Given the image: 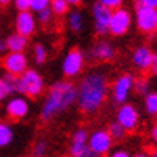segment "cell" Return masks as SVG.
Wrapping results in <instances>:
<instances>
[{
	"mask_svg": "<svg viewBox=\"0 0 157 157\" xmlns=\"http://www.w3.org/2000/svg\"><path fill=\"white\" fill-rule=\"evenodd\" d=\"M108 132L111 133V136H112V140H114V141H122V140L125 138V135L128 133V132L125 130V128L117 122V120H116V122H112V124L109 125Z\"/></svg>",
	"mask_w": 157,
	"mask_h": 157,
	"instance_id": "obj_22",
	"label": "cell"
},
{
	"mask_svg": "<svg viewBox=\"0 0 157 157\" xmlns=\"http://www.w3.org/2000/svg\"><path fill=\"white\" fill-rule=\"evenodd\" d=\"M117 122L122 125L127 132H135L140 125V112L130 103L120 104L117 111Z\"/></svg>",
	"mask_w": 157,
	"mask_h": 157,
	"instance_id": "obj_11",
	"label": "cell"
},
{
	"mask_svg": "<svg viewBox=\"0 0 157 157\" xmlns=\"http://www.w3.org/2000/svg\"><path fill=\"white\" fill-rule=\"evenodd\" d=\"M133 23V16L124 6L112 10V16H111V23H109V34L114 37H122L125 35L132 27Z\"/></svg>",
	"mask_w": 157,
	"mask_h": 157,
	"instance_id": "obj_5",
	"label": "cell"
},
{
	"mask_svg": "<svg viewBox=\"0 0 157 157\" xmlns=\"http://www.w3.org/2000/svg\"><path fill=\"white\" fill-rule=\"evenodd\" d=\"M83 2V0H67V3L71 5V6H75V5H80Z\"/></svg>",
	"mask_w": 157,
	"mask_h": 157,
	"instance_id": "obj_36",
	"label": "cell"
},
{
	"mask_svg": "<svg viewBox=\"0 0 157 157\" xmlns=\"http://www.w3.org/2000/svg\"><path fill=\"white\" fill-rule=\"evenodd\" d=\"M2 66L8 74L18 77L29 67V58L24 52H8V55L3 56Z\"/></svg>",
	"mask_w": 157,
	"mask_h": 157,
	"instance_id": "obj_10",
	"label": "cell"
},
{
	"mask_svg": "<svg viewBox=\"0 0 157 157\" xmlns=\"http://www.w3.org/2000/svg\"><path fill=\"white\" fill-rule=\"evenodd\" d=\"M151 90V82H149L147 77H140V78H135V91L138 95L144 96L146 93H149Z\"/></svg>",
	"mask_w": 157,
	"mask_h": 157,
	"instance_id": "obj_23",
	"label": "cell"
},
{
	"mask_svg": "<svg viewBox=\"0 0 157 157\" xmlns=\"http://www.w3.org/2000/svg\"><path fill=\"white\" fill-rule=\"evenodd\" d=\"M91 16H93V27L98 35L109 34V23L112 16V10L108 8L106 5L95 2L91 6Z\"/></svg>",
	"mask_w": 157,
	"mask_h": 157,
	"instance_id": "obj_9",
	"label": "cell"
},
{
	"mask_svg": "<svg viewBox=\"0 0 157 157\" xmlns=\"http://www.w3.org/2000/svg\"><path fill=\"white\" fill-rule=\"evenodd\" d=\"M50 2H52V0H31V10L34 13H39L40 10L48 8Z\"/></svg>",
	"mask_w": 157,
	"mask_h": 157,
	"instance_id": "obj_27",
	"label": "cell"
},
{
	"mask_svg": "<svg viewBox=\"0 0 157 157\" xmlns=\"http://www.w3.org/2000/svg\"><path fill=\"white\" fill-rule=\"evenodd\" d=\"M53 18H55V13L52 11V8H44V10H40L39 13H37V21L39 23H42V24H50L53 21Z\"/></svg>",
	"mask_w": 157,
	"mask_h": 157,
	"instance_id": "obj_25",
	"label": "cell"
},
{
	"mask_svg": "<svg viewBox=\"0 0 157 157\" xmlns=\"http://www.w3.org/2000/svg\"><path fill=\"white\" fill-rule=\"evenodd\" d=\"M13 2V0H0V6H6V5H10Z\"/></svg>",
	"mask_w": 157,
	"mask_h": 157,
	"instance_id": "obj_37",
	"label": "cell"
},
{
	"mask_svg": "<svg viewBox=\"0 0 157 157\" xmlns=\"http://www.w3.org/2000/svg\"><path fill=\"white\" fill-rule=\"evenodd\" d=\"M149 72L157 75V53L152 55V63H151V69H149Z\"/></svg>",
	"mask_w": 157,
	"mask_h": 157,
	"instance_id": "obj_32",
	"label": "cell"
},
{
	"mask_svg": "<svg viewBox=\"0 0 157 157\" xmlns=\"http://www.w3.org/2000/svg\"><path fill=\"white\" fill-rule=\"evenodd\" d=\"M45 80L42 74L35 69L27 67L21 75L16 77V91L26 98H39L44 93Z\"/></svg>",
	"mask_w": 157,
	"mask_h": 157,
	"instance_id": "obj_3",
	"label": "cell"
},
{
	"mask_svg": "<svg viewBox=\"0 0 157 157\" xmlns=\"http://www.w3.org/2000/svg\"><path fill=\"white\" fill-rule=\"evenodd\" d=\"M135 24H136V29L143 34H157V8L136 3Z\"/></svg>",
	"mask_w": 157,
	"mask_h": 157,
	"instance_id": "obj_4",
	"label": "cell"
},
{
	"mask_svg": "<svg viewBox=\"0 0 157 157\" xmlns=\"http://www.w3.org/2000/svg\"><path fill=\"white\" fill-rule=\"evenodd\" d=\"M72 141L75 143H88V132L85 128H78L72 135Z\"/></svg>",
	"mask_w": 157,
	"mask_h": 157,
	"instance_id": "obj_28",
	"label": "cell"
},
{
	"mask_svg": "<svg viewBox=\"0 0 157 157\" xmlns=\"http://www.w3.org/2000/svg\"><path fill=\"white\" fill-rule=\"evenodd\" d=\"M6 50V45H5V39L2 37V32H0V53H3Z\"/></svg>",
	"mask_w": 157,
	"mask_h": 157,
	"instance_id": "obj_35",
	"label": "cell"
},
{
	"mask_svg": "<svg viewBox=\"0 0 157 157\" xmlns=\"http://www.w3.org/2000/svg\"><path fill=\"white\" fill-rule=\"evenodd\" d=\"M91 56L98 61H111L116 56V48L109 42H98L91 50Z\"/></svg>",
	"mask_w": 157,
	"mask_h": 157,
	"instance_id": "obj_15",
	"label": "cell"
},
{
	"mask_svg": "<svg viewBox=\"0 0 157 157\" xmlns=\"http://www.w3.org/2000/svg\"><path fill=\"white\" fill-rule=\"evenodd\" d=\"M47 151H48L47 141H45V140H40V141H37V143L34 144V147H32V155H35V157H42V155H45V154H47Z\"/></svg>",
	"mask_w": 157,
	"mask_h": 157,
	"instance_id": "obj_26",
	"label": "cell"
},
{
	"mask_svg": "<svg viewBox=\"0 0 157 157\" xmlns=\"http://www.w3.org/2000/svg\"><path fill=\"white\" fill-rule=\"evenodd\" d=\"M5 111H6V116L13 120H21L27 117V114L31 111V106H29V101L26 99L24 95L21 96H13L8 99V103L5 106Z\"/></svg>",
	"mask_w": 157,
	"mask_h": 157,
	"instance_id": "obj_13",
	"label": "cell"
},
{
	"mask_svg": "<svg viewBox=\"0 0 157 157\" xmlns=\"http://www.w3.org/2000/svg\"><path fill=\"white\" fill-rule=\"evenodd\" d=\"M77 103V87L69 80L55 82L44 101V106L40 109V119L44 122H48L53 117L59 116L64 111Z\"/></svg>",
	"mask_w": 157,
	"mask_h": 157,
	"instance_id": "obj_2",
	"label": "cell"
},
{
	"mask_svg": "<svg viewBox=\"0 0 157 157\" xmlns=\"http://www.w3.org/2000/svg\"><path fill=\"white\" fill-rule=\"evenodd\" d=\"M114 140L108 130H95L88 135V147L96 155H108L112 151Z\"/></svg>",
	"mask_w": 157,
	"mask_h": 157,
	"instance_id": "obj_8",
	"label": "cell"
},
{
	"mask_svg": "<svg viewBox=\"0 0 157 157\" xmlns=\"http://www.w3.org/2000/svg\"><path fill=\"white\" fill-rule=\"evenodd\" d=\"M48 58V50L44 44H37L34 47V61L37 64H44Z\"/></svg>",
	"mask_w": 157,
	"mask_h": 157,
	"instance_id": "obj_24",
	"label": "cell"
},
{
	"mask_svg": "<svg viewBox=\"0 0 157 157\" xmlns=\"http://www.w3.org/2000/svg\"><path fill=\"white\" fill-rule=\"evenodd\" d=\"M135 90V77L132 74H122L116 78L112 85V99L119 106L128 101L132 91Z\"/></svg>",
	"mask_w": 157,
	"mask_h": 157,
	"instance_id": "obj_7",
	"label": "cell"
},
{
	"mask_svg": "<svg viewBox=\"0 0 157 157\" xmlns=\"http://www.w3.org/2000/svg\"><path fill=\"white\" fill-rule=\"evenodd\" d=\"M136 3L146 5V6H154V8H157V0H136Z\"/></svg>",
	"mask_w": 157,
	"mask_h": 157,
	"instance_id": "obj_33",
	"label": "cell"
},
{
	"mask_svg": "<svg viewBox=\"0 0 157 157\" xmlns=\"http://www.w3.org/2000/svg\"><path fill=\"white\" fill-rule=\"evenodd\" d=\"M5 45L8 52H24L27 45H29V37H26V35L19 34V32L10 34L5 39Z\"/></svg>",
	"mask_w": 157,
	"mask_h": 157,
	"instance_id": "obj_16",
	"label": "cell"
},
{
	"mask_svg": "<svg viewBox=\"0 0 157 157\" xmlns=\"http://www.w3.org/2000/svg\"><path fill=\"white\" fill-rule=\"evenodd\" d=\"M152 155H154V157H157V149H155V151L152 152Z\"/></svg>",
	"mask_w": 157,
	"mask_h": 157,
	"instance_id": "obj_38",
	"label": "cell"
},
{
	"mask_svg": "<svg viewBox=\"0 0 157 157\" xmlns=\"http://www.w3.org/2000/svg\"><path fill=\"white\" fill-rule=\"evenodd\" d=\"M152 50L146 47V45H141L133 52L132 55V64L135 66V69L141 71V72H147L151 69V63H152Z\"/></svg>",
	"mask_w": 157,
	"mask_h": 157,
	"instance_id": "obj_14",
	"label": "cell"
},
{
	"mask_svg": "<svg viewBox=\"0 0 157 157\" xmlns=\"http://www.w3.org/2000/svg\"><path fill=\"white\" fill-rule=\"evenodd\" d=\"M67 26H69V29L72 32H75V34L82 32L83 27H85V16H83V13L78 11V10L69 11V15H67Z\"/></svg>",
	"mask_w": 157,
	"mask_h": 157,
	"instance_id": "obj_18",
	"label": "cell"
},
{
	"mask_svg": "<svg viewBox=\"0 0 157 157\" xmlns=\"http://www.w3.org/2000/svg\"><path fill=\"white\" fill-rule=\"evenodd\" d=\"M99 3H103V5H106L108 8H111V10H116V8H119V6H122V3H124V0H98Z\"/></svg>",
	"mask_w": 157,
	"mask_h": 157,
	"instance_id": "obj_29",
	"label": "cell"
},
{
	"mask_svg": "<svg viewBox=\"0 0 157 157\" xmlns=\"http://www.w3.org/2000/svg\"><path fill=\"white\" fill-rule=\"evenodd\" d=\"M111 155H112V157H130L132 154L128 152L127 149H116V151H114Z\"/></svg>",
	"mask_w": 157,
	"mask_h": 157,
	"instance_id": "obj_31",
	"label": "cell"
},
{
	"mask_svg": "<svg viewBox=\"0 0 157 157\" xmlns=\"http://www.w3.org/2000/svg\"><path fill=\"white\" fill-rule=\"evenodd\" d=\"M16 91V75L6 72L5 77H0V101H5Z\"/></svg>",
	"mask_w": 157,
	"mask_h": 157,
	"instance_id": "obj_17",
	"label": "cell"
},
{
	"mask_svg": "<svg viewBox=\"0 0 157 157\" xmlns=\"http://www.w3.org/2000/svg\"><path fill=\"white\" fill-rule=\"evenodd\" d=\"M15 27L16 32L26 35V37H31L37 31V18H35L32 10H23L16 15L15 19Z\"/></svg>",
	"mask_w": 157,
	"mask_h": 157,
	"instance_id": "obj_12",
	"label": "cell"
},
{
	"mask_svg": "<svg viewBox=\"0 0 157 157\" xmlns=\"http://www.w3.org/2000/svg\"><path fill=\"white\" fill-rule=\"evenodd\" d=\"M151 138H152V141H154V144L157 146V124L154 125L152 132H151Z\"/></svg>",
	"mask_w": 157,
	"mask_h": 157,
	"instance_id": "obj_34",
	"label": "cell"
},
{
	"mask_svg": "<svg viewBox=\"0 0 157 157\" xmlns=\"http://www.w3.org/2000/svg\"><path fill=\"white\" fill-rule=\"evenodd\" d=\"M83 66H85V56H83V52L78 48H72L69 50L67 55L64 56L63 59V74L64 77L67 78H74V77H78L83 71Z\"/></svg>",
	"mask_w": 157,
	"mask_h": 157,
	"instance_id": "obj_6",
	"label": "cell"
},
{
	"mask_svg": "<svg viewBox=\"0 0 157 157\" xmlns=\"http://www.w3.org/2000/svg\"><path fill=\"white\" fill-rule=\"evenodd\" d=\"M144 109L149 116H157V91H149L144 95Z\"/></svg>",
	"mask_w": 157,
	"mask_h": 157,
	"instance_id": "obj_20",
	"label": "cell"
},
{
	"mask_svg": "<svg viewBox=\"0 0 157 157\" xmlns=\"http://www.w3.org/2000/svg\"><path fill=\"white\" fill-rule=\"evenodd\" d=\"M69 3L67 0H52L50 2V8L55 13V16H64L69 13Z\"/></svg>",
	"mask_w": 157,
	"mask_h": 157,
	"instance_id": "obj_21",
	"label": "cell"
},
{
	"mask_svg": "<svg viewBox=\"0 0 157 157\" xmlns=\"http://www.w3.org/2000/svg\"><path fill=\"white\" fill-rule=\"evenodd\" d=\"M109 82L103 72L87 74L77 87V106L83 114H95L106 103Z\"/></svg>",
	"mask_w": 157,
	"mask_h": 157,
	"instance_id": "obj_1",
	"label": "cell"
},
{
	"mask_svg": "<svg viewBox=\"0 0 157 157\" xmlns=\"http://www.w3.org/2000/svg\"><path fill=\"white\" fill-rule=\"evenodd\" d=\"M16 10L23 11V10H31V0H13Z\"/></svg>",
	"mask_w": 157,
	"mask_h": 157,
	"instance_id": "obj_30",
	"label": "cell"
},
{
	"mask_svg": "<svg viewBox=\"0 0 157 157\" xmlns=\"http://www.w3.org/2000/svg\"><path fill=\"white\" fill-rule=\"evenodd\" d=\"M13 140H15V132H13L11 125L6 122H0V147L10 146Z\"/></svg>",
	"mask_w": 157,
	"mask_h": 157,
	"instance_id": "obj_19",
	"label": "cell"
}]
</instances>
